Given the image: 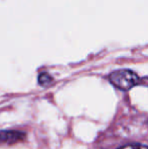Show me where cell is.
Returning a JSON list of instances; mask_svg holds the SVG:
<instances>
[{"instance_id":"obj_1","label":"cell","mask_w":148,"mask_h":149,"mask_svg":"<svg viewBox=\"0 0 148 149\" xmlns=\"http://www.w3.org/2000/svg\"><path fill=\"white\" fill-rule=\"evenodd\" d=\"M109 78L115 86L122 90H129L139 83L138 75L128 69L115 71L110 75Z\"/></svg>"},{"instance_id":"obj_2","label":"cell","mask_w":148,"mask_h":149,"mask_svg":"<svg viewBox=\"0 0 148 149\" xmlns=\"http://www.w3.org/2000/svg\"><path fill=\"white\" fill-rule=\"evenodd\" d=\"M24 138L26 134L19 131H0V144H14Z\"/></svg>"},{"instance_id":"obj_3","label":"cell","mask_w":148,"mask_h":149,"mask_svg":"<svg viewBox=\"0 0 148 149\" xmlns=\"http://www.w3.org/2000/svg\"><path fill=\"white\" fill-rule=\"evenodd\" d=\"M38 80H39L40 85L46 87V86H49V85L51 84L52 81H53V78H52L48 73L44 72L39 75V79H38Z\"/></svg>"},{"instance_id":"obj_4","label":"cell","mask_w":148,"mask_h":149,"mask_svg":"<svg viewBox=\"0 0 148 149\" xmlns=\"http://www.w3.org/2000/svg\"><path fill=\"white\" fill-rule=\"evenodd\" d=\"M119 149H147L145 145H140V144H131V145H126Z\"/></svg>"}]
</instances>
